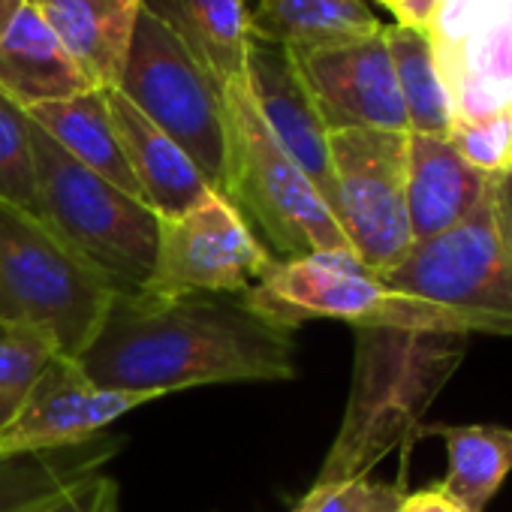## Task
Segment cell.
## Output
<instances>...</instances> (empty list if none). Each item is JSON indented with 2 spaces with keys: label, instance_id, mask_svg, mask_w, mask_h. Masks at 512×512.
I'll return each mask as SVG.
<instances>
[{
  "label": "cell",
  "instance_id": "1",
  "mask_svg": "<svg viewBox=\"0 0 512 512\" xmlns=\"http://www.w3.org/2000/svg\"><path fill=\"white\" fill-rule=\"evenodd\" d=\"M293 335L241 296L121 290L79 365L103 389L154 398L220 383H278L296 377Z\"/></svg>",
  "mask_w": 512,
  "mask_h": 512
},
{
  "label": "cell",
  "instance_id": "2",
  "mask_svg": "<svg viewBox=\"0 0 512 512\" xmlns=\"http://www.w3.org/2000/svg\"><path fill=\"white\" fill-rule=\"evenodd\" d=\"M356 377L344 428L311 488L368 476L416 425L461 362L470 335L356 329Z\"/></svg>",
  "mask_w": 512,
  "mask_h": 512
},
{
  "label": "cell",
  "instance_id": "3",
  "mask_svg": "<svg viewBox=\"0 0 512 512\" xmlns=\"http://www.w3.org/2000/svg\"><path fill=\"white\" fill-rule=\"evenodd\" d=\"M377 278L395 293L473 320L479 332L512 335V172L491 175L455 226L413 241Z\"/></svg>",
  "mask_w": 512,
  "mask_h": 512
},
{
  "label": "cell",
  "instance_id": "4",
  "mask_svg": "<svg viewBox=\"0 0 512 512\" xmlns=\"http://www.w3.org/2000/svg\"><path fill=\"white\" fill-rule=\"evenodd\" d=\"M118 293L40 214L0 199V323L37 326L58 356L79 359Z\"/></svg>",
  "mask_w": 512,
  "mask_h": 512
},
{
  "label": "cell",
  "instance_id": "5",
  "mask_svg": "<svg viewBox=\"0 0 512 512\" xmlns=\"http://www.w3.org/2000/svg\"><path fill=\"white\" fill-rule=\"evenodd\" d=\"M220 193L272 244V256L350 250L332 208L278 145L244 79L226 85V166Z\"/></svg>",
  "mask_w": 512,
  "mask_h": 512
},
{
  "label": "cell",
  "instance_id": "6",
  "mask_svg": "<svg viewBox=\"0 0 512 512\" xmlns=\"http://www.w3.org/2000/svg\"><path fill=\"white\" fill-rule=\"evenodd\" d=\"M25 127L37 181L34 214L121 290H142L154 272L157 214L142 199L70 157L28 115Z\"/></svg>",
  "mask_w": 512,
  "mask_h": 512
},
{
  "label": "cell",
  "instance_id": "7",
  "mask_svg": "<svg viewBox=\"0 0 512 512\" xmlns=\"http://www.w3.org/2000/svg\"><path fill=\"white\" fill-rule=\"evenodd\" d=\"M256 314L299 329L308 320H344L353 329L476 335L479 326L449 308L389 290L353 250L287 256L241 296Z\"/></svg>",
  "mask_w": 512,
  "mask_h": 512
},
{
  "label": "cell",
  "instance_id": "8",
  "mask_svg": "<svg viewBox=\"0 0 512 512\" xmlns=\"http://www.w3.org/2000/svg\"><path fill=\"white\" fill-rule=\"evenodd\" d=\"M220 190L226 166V85L190 46L142 7L118 88Z\"/></svg>",
  "mask_w": 512,
  "mask_h": 512
},
{
  "label": "cell",
  "instance_id": "9",
  "mask_svg": "<svg viewBox=\"0 0 512 512\" xmlns=\"http://www.w3.org/2000/svg\"><path fill=\"white\" fill-rule=\"evenodd\" d=\"M275 263L238 208L211 190L193 208L157 217L151 296H244Z\"/></svg>",
  "mask_w": 512,
  "mask_h": 512
},
{
  "label": "cell",
  "instance_id": "10",
  "mask_svg": "<svg viewBox=\"0 0 512 512\" xmlns=\"http://www.w3.org/2000/svg\"><path fill=\"white\" fill-rule=\"evenodd\" d=\"M335 202L332 214L350 250L371 272L389 269L413 244L407 220V133H329Z\"/></svg>",
  "mask_w": 512,
  "mask_h": 512
},
{
  "label": "cell",
  "instance_id": "11",
  "mask_svg": "<svg viewBox=\"0 0 512 512\" xmlns=\"http://www.w3.org/2000/svg\"><path fill=\"white\" fill-rule=\"evenodd\" d=\"M425 31L452 121L512 115V0H443Z\"/></svg>",
  "mask_w": 512,
  "mask_h": 512
},
{
  "label": "cell",
  "instance_id": "12",
  "mask_svg": "<svg viewBox=\"0 0 512 512\" xmlns=\"http://www.w3.org/2000/svg\"><path fill=\"white\" fill-rule=\"evenodd\" d=\"M383 28L368 37L290 49L293 64L329 133H410Z\"/></svg>",
  "mask_w": 512,
  "mask_h": 512
},
{
  "label": "cell",
  "instance_id": "13",
  "mask_svg": "<svg viewBox=\"0 0 512 512\" xmlns=\"http://www.w3.org/2000/svg\"><path fill=\"white\" fill-rule=\"evenodd\" d=\"M148 401L154 395L103 389L82 371L79 359L55 356L31 386L16 419L0 431V458L88 443Z\"/></svg>",
  "mask_w": 512,
  "mask_h": 512
},
{
  "label": "cell",
  "instance_id": "14",
  "mask_svg": "<svg viewBox=\"0 0 512 512\" xmlns=\"http://www.w3.org/2000/svg\"><path fill=\"white\" fill-rule=\"evenodd\" d=\"M244 88L278 139V145L314 181L326 205L335 202V175L329 151V127L323 124L287 46L266 43L250 34L244 58Z\"/></svg>",
  "mask_w": 512,
  "mask_h": 512
},
{
  "label": "cell",
  "instance_id": "15",
  "mask_svg": "<svg viewBox=\"0 0 512 512\" xmlns=\"http://www.w3.org/2000/svg\"><path fill=\"white\" fill-rule=\"evenodd\" d=\"M112 124L130 172L139 184L142 202L157 217H172L202 202L214 187L196 169V163L172 142L157 124H151L121 91H106Z\"/></svg>",
  "mask_w": 512,
  "mask_h": 512
},
{
  "label": "cell",
  "instance_id": "16",
  "mask_svg": "<svg viewBox=\"0 0 512 512\" xmlns=\"http://www.w3.org/2000/svg\"><path fill=\"white\" fill-rule=\"evenodd\" d=\"M488 178L446 136L407 133V220L413 241L455 226L482 199Z\"/></svg>",
  "mask_w": 512,
  "mask_h": 512
},
{
  "label": "cell",
  "instance_id": "17",
  "mask_svg": "<svg viewBox=\"0 0 512 512\" xmlns=\"http://www.w3.org/2000/svg\"><path fill=\"white\" fill-rule=\"evenodd\" d=\"M37 10L88 85L115 91L127 67L142 0H46Z\"/></svg>",
  "mask_w": 512,
  "mask_h": 512
},
{
  "label": "cell",
  "instance_id": "18",
  "mask_svg": "<svg viewBox=\"0 0 512 512\" xmlns=\"http://www.w3.org/2000/svg\"><path fill=\"white\" fill-rule=\"evenodd\" d=\"M91 91L55 31L34 4H22L7 31L0 34V97L28 112Z\"/></svg>",
  "mask_w": 512,
  "mask_h": 512
},
{
  "label": "cell",
  "instance_id": "19",
  "mask_svg": "<svg viewBox=\"0 0 512 512\" xmlns=\"http://www.w3.org/2000/svg\"><path fill=\"white\" fill-rule=\"evenodd\" d=\"M40 130H46L70 157H76L82 166L91 172L103 175L124 193L142 199L139 184L130 172V163L121 151L112 112H109V97L106 91H82L67 100L55 103H40L25 112Z\"/></svg>",
  "mask_w": 512,
  "mask_h": 512
},
{
  "label": "cell",
  "instance_id": "20",
  "mask_svg": "<svg viewBox=\"0 0 512 512\" xmlns=\"http://www.w3.org/2000/svg\"><path fill=\"white\" fill-rule=\"evenodd\" d=\"M142 7L160 16L223 85L244 79L250 43L244 0H142Z\"/></svg>",
  "mask_w": 512,
  "mask_h": 512
},
{
  "label": "cell",
  "instance_id": "21",
  "mask_svg": "<svg viewBox=\"0 0 512 512\" xmlns=\"http://www.w3.org/2000/svg\"><path fill=\"white\" fill-rule=\"evenodd\" d=\"M383 22L365 0H256L250 34L287 49L377 34Z\"/></svg>",
  "mask_w": 512,
  "mask_h": 512
},
{
  "label": "cell",
  "instance_id": "22",
  "mask_svg": "<svg viewBox=\"0 0 512 512\" xmlns=\"http://www.w3.org/2000/svg\"><path fill=\"white\" fill-rule=\"evenodd\" d=\"M449 452L440 488L461 512H482L512 473V428L500 425H428Z\"/></svg>",
  "mask_w": 512,
  "mask_h": 512
},
{
  "label": "cell",
  "instance_id": "23",
  "mask_svg": "<svg viewBox=\"0 0 512 512\" xmlns=\"http://www.w3.org/2000/svg\"><path fill=\"white\" fill-rule=\"evenodd\" d=\"M398 94L407 112L410 133L425 136H449L452 127V103L434 58V46L425 28L410 25H386L383 28Z\"/></svg>",
  "mask_w": 512,
  "mask_h": 512
},
{
  "label": "cell",
  "instance_id": "24",
  "mask_svg": "<svg viewBox=\"0 0 512 512\" xmlns=\"http://www.w3.org/2000/svg\"><path fill=\"white\" fill-rule=\"evenodd\" d=\"M121 449V440L94 437L79 446L0 458V512H31L73 479L103 470V464Z\"/></svg>",
  "mask_w": 512,
  "mask_h": 512
},
{
  "label": "cell",
  "instance_id": "25",
  "mask_svg": "<svg viewBox=\"0 0 512 512\" xmlns=\"http://www.w3.org/2000/svg\"><path fill=\"white\" fill-rule=\"evenodd\" d=\"M55 356V341L43 329L0 323V431L16 419L31 386Z\"/></svg>",
  "mask_w": 512,
  "mask_h": 512
},
{
  "label": "cell",
  "instance_id": "26",
  "mask_svg": "<svg viewBox=\"0 0 512 512\" xmlns=\"http://www.w3.org/2000/svg\"><path fill=\"white\" fill-rule=\"evenodd\" d=\"M0 199L37 208V181H34V154L28 142L25 112L16 109L7 97H0Z\"/></svg>",
  "mask_w": 512,
  "mask_h": 512
},
{
  "label": "cell",
  "instance_id": "27",
  "mask_svg": "<svg viewBox=\"0 0 512 512\" xmlns=\"http://www.w3.org/2000/svg\"><path fill=\"white\" fill-rule=\"evenodd\" d=\"M446 139L473 169L485 175L512 172V115L452 121Z\"/></svg>",
  "mask_w": 512,
  "mask_h": 512
},
{
  "label": "cell",
  "instance_id": "28",
  "mask_svg": "<svg viewBox=\"0 0 512 512\" xmlns=\"http://www.w3.org/2000/svg\"><path fill=\"white\" fill-rule=\"evenodd\" d=\"M404 491L368 476L329 488H311L290 512H401Z\"/></svg>",
  "mask_w": 512,
  "mask_h": 512
},
{
  "label": "cell",
  "instance_id": "29",
  "mask_svg": "<svg viewBox=\"0 0 512 512\" xmlns=\"http://www.w3.org/2000/svg\"><path fill=\"white\" fill-rule=\"evenodd\" d=\"M31 512H121V488L106 470H91Z\"/></svg>",
  "mask_w": 512,
  "mask_h": 512
},
{
  "label": "cell",
  "instance_id": "30",
  "mask_svg": "<svg viewBox=\"0 0 512 512\" xmlns=\"http://www.w3.org/2000/svg\"><path fill=\"white\" fill-rule=\"evenodd\" d=\"M401 512H461V509L449 500V494L440 485H434V488L407 494L401 503Z\"/></svg>",
  "mask_w": 512,
  "mask_h": 512
},
{
  "label": "cell",
  "instance_id": "31",
  "mask_svg": "<svg viewBox=\"0 0 512 512\" xmlns=\"http://www.w3.org/2000/svg\"><path fill=\"white\" fill-rule=\"evenodd\" d=\"M25 0H0V34L7 31V25L13 22V16L22 10Z\"/></svg>",
  "mask_w": 512,
  "mask_h": 512
},
{
  "label": "cell",
  "instance_id": "32",
  "mask_svg": "<svg viewBox=\"0 0 512 512\" xmlns=\"http://www.w3.org/2000/svg\"><path fill=\"white\" fill-rule=\"evenodd\" d=\"M380 4H383V7H389V10L395 13V7L401 4V0H380Z\"/></svg>",
  "mask_w": 512,
  "mask_h": 512
},
{
  "label": "cell",
  "instance_id": "33",
  "mask_svg": "<svg viewBox=\"0 0 512 512\" xmlns=\"http://www.w3.org/2000/svg\"><path fill=\"white\" fill-rule=\"evenodd\" d=\"M25 4H34V7H40V4H46V0H25Z\"/></svg>",
  "mask_w": 512,
  "mask_h": 512
},
{
  "label": "cell",
  "instance_id": "34",
  "mask_svg": "<svg viewBox=\"0 0 512 512\" xmlns=\"http://www.w3.org/2000/svg\"><path fill=\"white\" fill-rule=\"evenodd\" d=\"M440 4H443V0H440Z\"/></svg>",
  "mask_w": 512,
  "mask_h": 512
}]
</instances>
